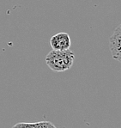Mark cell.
Returning <instances> with one entry per match:
<instances>
[{
    "label": "cell",
    "mask_w": 121,
    "mask_h": 128,
    "mask_svg": "<svg viewBox=\"0 0 121 128\" xmlns=\"http://www.w3.org/2000/svg\"><path fill=\"white\" fill-rule=\"evenodd\" d=\"M37 122L28 123V122H18L12 126V128H36Z\"/></svg>",
    "instance_id": "4"
},
{
    "label": "cell",
    "mask_w": 121,
    "mask_h": 128,
    "mask_svg": "<svg viewBox=\"0 0 121 128\" xmlns=\"http://www.w3.org/2000/svg\"><path fill=\"white\" fill-rule=\"evenodd\" d=\"M36 128H57V127L49 121H40V122H37Z\"/></svg>",
    "instance_id": "5"
},
{
    "label": "cell",
    "mask_w": 121,
    "mask_h": 128,
    "mask_svg": "<svg viewBox=\"0 0 121 128\" xmlns=\"http://www.w3.org/2000/svg\"><path fill=\"white\" fill-rule=\"evenodd\" d=\"M50 45L52 50L64 51L70 49L71 45V38L67 33L60 32L51 37Z\"/></svg>",
    "instance_id": "3"
},
{
    "label": "cell",
    "mask_w": 121,
    "mask_h": 128,
    "mask_svg": "<svg viewBox=\"0 0 121 128\" xmlns=\"http://www.w3.org/2000/svg\"><path fill=\"white\" fill-rule=\"evenodd\" d=\"M121 24H119L114 29V34L109 38V47H110L112 57L118 62L121 61Z\"/></svg>",
    "instance_id": "2"
},
{
    "label": "cell",
    "mask_w": 121,
    "mask_h": 128,
    "mask_svg": "<svg viewBox=\"0 0 121 128\" xmlns=\"http://www.w3.org/2000/svg\"><path fill=\"white\" fill-rule=\"evenodd\" d=\"M75 55L70 49L64 51L52 50L45 58L46 66L51 70L57 72H63L73 66Z\"/></svg>",
    "instance_id": "1"
}]
</instances>
